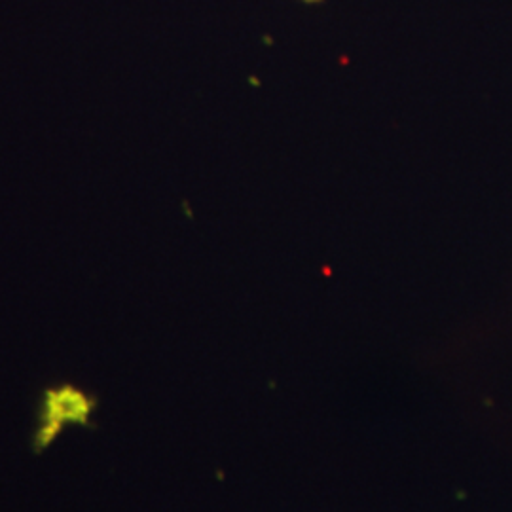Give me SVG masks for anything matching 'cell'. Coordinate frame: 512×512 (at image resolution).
<instances>
[{"label": "cell", "mask_w": 512, "mask_h": 512, "mask_svg": "<svg viewBox=\"0 0 512 512\" xmlns=\"http://www.w3.org/2000/svg\"><path fill=\"white\" fill-rule=\"evenodd\" d=\"M304 2H321V0H304Z\"/></svg>", "instance_id": "1"}]
</instances>
